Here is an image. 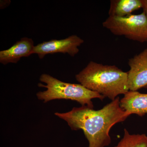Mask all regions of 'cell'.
<instances>
[{"label": "cell", "instance_id": "1", "mask_svg": "<svg viewBox=\"0 0 147 147\" xmlns=\"http://www.w3.org/2000/svg\"><path fill=\"white\" fill-rule=\"evenodd\" d=\"M65 121L72 130L82 129L89 142V147H105L111 143L110 131L116 124L129 117L121 108L119 97L98 110L82 106L65 113H55Z\"/></svg>", "mask_w": 147, "mask_h": 147}, {"label": "cell", "instance_id": "2", "mask_svg": "<svg viewBox=\"0 0 147 147\" xmlns=\"http://www.w3.org/2000/svg\"><path fill=\"white\" fill-rule=\"evenodd\" d=\"M75 78L84 87L113 100L129 91L128 73L115 65L91 61Z\"/></svg>", "mask_w": 147, "mask_h": 147}, {"label": "cell", "instance_id": "3", "mask_svg": "<svg viewBox=\"0 0 147 147\" xmlns=\"http://www.w3.org/2000/svg\"><path fill=\"white\" fill-rule=\"evenodd\" d=\"M39 80L46 85L39 83L38 86L46 88L47 90L38 92L36 96L38 100L44 103L55 99H69L79 102L82 106L93 109L92 99L98 98L102 100L105 98L103 96L87 88L82 84L61 82L49 74H42Z\"/></svg>", "mask_w": 147, "mask_h": 147}, {"label": "cell", "instance_id": "4", "mask_svg": "<svg viewBox=\"0 0 147 147\" xmlns=\"http://www.w3.org/2000/svg\"><path fill=\"white\" fill-rule=\"evenodd\" d=\"M102 26L117 36L141 42H147V18L144 12L125 17L109 16Z\"/></svg>", "mask_w": 147, "mask_h": 147}, {"label": "cell", "instance_id": "5", "mask_svg": "<svg viewBox=\"0 0 147 147\" xmlns=\"http://www.w3.org/2000/svg\"><path fill=\"white\" fill-rule=\"evenodd\" d=\"M84 42V40L76 35H72L61 40L53 39L44 41L34 46L33 54H36L39 59L45 55L56 53L68 54L74 57L79 53V47Z\"/></svg>", "mask_w": 147, "mask_h": 147}, {"label": "cell", "instance_id": "6", "mask_svg": "<svg viewBox=\"0 0 147 147\" xmlns=\"http://www.w3.org/2000/svg\"><path fill=\"white\" fill-rule=\"evenodd\" d=\"M127 84L129 91L147 88V48L129 60Z\"/></svg>", "mask_w": 147, "mask_h": 147}, {"label": "cell", "instance_id": "7", "mask_svg": "<svg viewBox=\"0 0 147 147\" xmlns=\"http://www.w3.org/2000/svg\"><path fill=\"white\" fill-rule=\"evenodd\" d=\"M34 46L32 38H22L10 48L0 51V63L4 65L16 63L21 58L32 55Z\"/></svg>", "mask_w": 147, "mask_h": 147}, {"label": "cell", "instance_id": "8", "mask_svg": "<svg viewBox=\"0 0 147 147\" xmlns=\"http://www.w3.org/2000/svg\"><path fill=\"white\" fill-rule=\"evenodd\" d=\"M120 105L129 116L135 114L143 117L147 114V94L129 91L120 100Z\"/></svg>", "mask_w": 147, "mask_h": 147}, {"label": "cell", "instance_id": "9", "mask_svg": "<svg viewBox=\"0 0 147 147\" xmlns=\"http://www.w3.org/2000/svg\"><path fill=\"white\" fill-rule=\"evenodd\" d=\"M142 7V0H112L108 14L109 16L125 17Z\"/></svg>", "mask_w": 147, "mask_h": 147}, {"label": "cell", "instance_id": "10", "mask_svg": "<svg viewBox=\"0 0 147 147\" xmlns=\"http://www.w3.org/2000/svg\"><path fill=\"white\" fill-rule=\"evenodd\" d=\"M115 147H147V136L145 134H130L124 129L123 137Z\"/></svg>", "mask_w": 147, "mask_h": 147}, {"label": "cell", "instance_id": "11", "mask_svg": "<svg viewBox=\"0 0 147 147\" xmlns=\"http://www.w3.org/2000/svg\"><path fill=\"white\" fill-rule=\"evenodd\" d=\"M143 12H144L147 18V0H142Z\"/></svg>", "mask_w": 147, "mask_h": 147}]
</instances>
